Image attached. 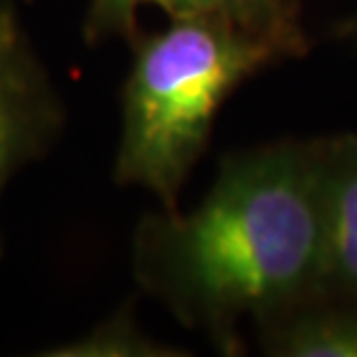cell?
I'll return each mask as SVG.
<instances>
[{
    "mask_svg": "<svg viewBox=\"0 0 357 357\" xmlns=\"http://www.w3.org/2000/svg\"><path fill=\"white\" fill-rule=\"evenodd\" d=\"M318 137L281 139L220 160L195 209L146 213L132 234V276L223 355L239 325L323 290Z\"/></svg>",
    "mask_w": 357,
    "mask_h": 357,
    "instance_id": "1",
    "label": "cell"
},
{
    "mask_svg": "<svg viewBox=\"0 0 357 357\" xmlns=\"http://www.w3.org/2000/svg\"><path fill=\"white\" fill-rule=\"evenodd\" d=\"M130 42L135 54L121 100L114 181L142 185L162 209H176L225 98L288 54L223 17L169 19L167 28L137 31Z\"/></svg>",
    "mask_w": 357,
    "mask_h": 357,
    "instance_id": "2",
    "label": "cell"
},
{
    "mask_svg": "<svg viewBox=\"0 0 357 357\" xmlns=\"http://www.w3.org/2000/svg\"><path fill=\"white\" fill-rule=\"evenodd\" d=\"M63 123L59 91L35 56L14 5L0 0V188L21 165L47 153Z\"/></svg>",
    "mask_w": 357,
    "mask_h": 357,
    "instance_id": "3",
    "label": "cell"
},
{
    "mask_svg": "<svg viewBox=\"0 0 357 357\" xmlns=\"http://www.w3.org/2000/svg\"><path fill=\"white\" fill-rule=\"evenodd\" d=\"M142 5H155L169 19L223 17L248 31L265 35L292 56L309 52L297 0H91L84 19L86 45H100L109 38L130 40L137 28Z\"/></svg>",
    "mask_w": 357,
    "mask_h": 357,
    "instance_id": "4",
    "label": "cell"
},
{
    "mask_svg": "<svg viewBox=\"0 0 357 357\" xmlns=\"http://www.w3.org/2000/svg\"><path fill=\"white\" fill-rule=\"evenodd\" d=\"M323 290L357 299V135L318 137Z\"/></svg>",
    "mask_w": 357,
    "mask_h": 357,
    "instance_id": "5",
    "label": "cell"
},
{
    "mask_svg": "<svg viewBox=\"0 0 357 357\" xmlns=\"http://www.w3.org/2000/svg\"><path fill=\"white\" fill-rule=\"evenodd\" d=\"M255 341L271 357H357V299L316 292L258 320Z\"/></svg>",
    "mask_w": 357,
    "mask_h": 357,
    "instance_id": "6",
    "label": "cell"
},
{
    "mask_svg": "<svg viewBox=\"0 0 357 357\" xmlns=\"http://www.w3.org/2000/svg\"><path fill=\"white\" fill-rule=\"evenodd\" d=\"M56 355H93V357H169L183 355L172 346L158 344L146 337L135 323L130 304L121 306L112 318L100 323L96 330L89 332L75 344L61 346Z\"/></svg>",
    "mask_w": 357,
    "mask_h": 357,
    "instance_id": "7",
    "label": "cell"
},
{
    "mask_svg": "<svg viewBox=\"0 0 357 357\" xmlns=\"http://www.w3.org/2000/svg\"><path fill=\"white\" fill-rule=\"evenodd\" d=\"M332 35L337 40H348V42H357V10L351 14V17H346L341 24L334 26Z\"/></svg>",
    "mask_w": 357,
    "mask_h": 357,
    "instance_id": "8",
    "label": "cell"
}]
</instances>
